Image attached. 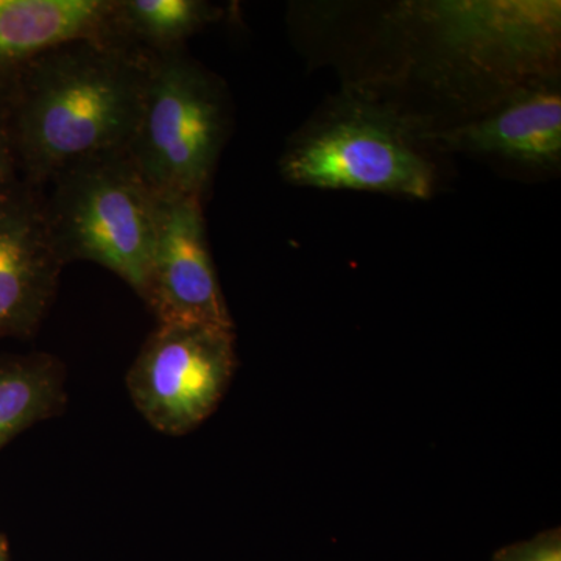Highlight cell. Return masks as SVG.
Listing matches in <instances>:
<instances>
[{
  "instance_id": "obj_1",
  "label": "cell",
  "mask_w": 561,
  "mask_h": 561,
  "mask_svg": "<svg viewBox=\"0 0 561 561\" xmlns=\"http://www.w3.org/2000/svg\"><path fill=\"white\" fill-rule=\"evenodd\" d=\"M151 60L110 41L77 39L28 62L5 91L21 180L43 191L72 165L127 153Z\"/></svg>"
},
{
  "instance_id": "obj_2",
  "label": "cell",
  "mask_w": 561,
  "mask_h": 561,
  "mask_svg": "<svg viewBox=\"0 0 561 561\" xmlns=\"http://www.w3.org/2000/svg\"><path fill=\"white\" fill-rule=\"evenodd\" d=\"M47 186L44 214L61 261L102 265L144 300L158 197L128 153L72 165Z\"/></svg>"
},
{
  "instance_id": "obj_3",
  "label": "cell",
  "mask_w": 561,
  "mask_h": 561,
  "mask_svg": "<svg viewBox=\"0 0 561 561\" xmlns=\"http://www.w3.org/2000/svg\"><path fill=\"white\" fill-rule=\"evenodd\" d=\"M227 133L224 92L183 49L153 55L128 157L157 197L205 198Z\"/></svg>"
},
{
  "instance_id": "obj_4",
  "label": "cell",
  "mask_w": 561,
  "mask_h": 561,
  "mask_svg": "<svg viewBox=\"0 0 561 561\" xmlns=\"http://www.w3.org/2000/svg\"><path fill=\"white\" fill-rule=\"evenodd\" d=\"M234 368V330L158 324L127 373V389L153 430L180 437L216 411Z\"/></svg>"
},
{
  "instance_id": "obj_5",
  "label": "cell",
  "mask_w": 561,
  "mask_h": 561,
  "mask_svg": "<svg viewBox=\"0 0 561 561\" xmlns=\"http://www.w3.org/2000/svg\"><path fill=\"white\" fill-rule=\"evenodd\" d=\"M284 179L327 190L391 192L427 198L434 184L430 162L412 149L393 122L353 111L309 133L280 161Z\"/></svg>"
},
{
  "instance_id": "obj_6",
  "label": "cell",
  "mask_w": 561,
  "mask_h": 561,
  "mask_svg": "<svg viewBox=\"0 0 561 561\" xmlns=\"http://www.w3.org/2000/svg\"><path fill=\"white\" fill-rule=\"evenodd\" d=\"M144 302L158 324L234 330L206 239L203 201L158 197Z\"/></svg>"
},
{
  "instance_id": "obj_7",
  "label": "cell",
  "mask_w": 561,
  "mask_h": 561,
  "mask_svg": "<svg viewBox=\"0 0 561 561\" xmlns=\"http://www.w3.org/2000/svg\"><path fill=\"white\" fill-rule=\"evenodd\" d=\"M65 265L51 242L43 191L24 180L0 190V339L38 331Z\"/></svg>"
},
{
  "instance_id": "obj_8",
  "label": "cell",
  "mask_w": 561,
  "mask_h": 561,
  "mask_svg": "<svg viewBox=\"0 0 561 561\" xmlns=\"http://www.w3.org/2000/svg\"><path fill=\"white\" fill-rule=\"evenodd\" d=\"M113 0H0V91L28 62L77 39H108Z\"/></svg>"
},
{
  "instance_id": "obj_9",
  "label": "cell",
  "mask_w": 561,
  "mask_h": 561,
  "mask_svg": "<svg viewBox=\"0 0 561 561\" xmlns=\"http://www.w3.org/2000/svg\"><path fill=\"white\" fill-rule=\"evenodd\" d=\"M454 147L534 165L556 164L561 153V98L553 90L513 99L486 119L445 136Z\"/></svg>"
},
{
  "instance_id": "obj_10",
  "label": "cell",
  "mask_w": 561,
  "mask_h": 561,
  "mask_svg": "<svg viewBox=\"0 0 561 561\" xmlns=\"http://www.w3.org/2000/svg\"><path fill=\"white\" fill-rule=\"evenodd\" d=\"M217 18L219 10L202 0H113L106 41L150 55L168 54L183 49Z\"/></svg>"
},
{
  "instance_id": "obj_11",
  "label": "cell",
  "mask_w": 561,
  "mask_h": 561,
  "mask_svg": "<svg viewBox=\"0 0 561 561\" xmlns=\"http://www.w3.org/2000/svg\"><path fill=\"white\" fill-rule=\"evenodd\" d=\"M66 373L50 354L0 359V449L66 405Z\"/></svg>"
},
{
  "instance_id": "obj_12",
  "label": "cell",
  "mask_w": 561,
  "mask_h": 561,
  "mask_svg": "<svg viewBox=\"0 0 561 561\" xmlns=\"http://www.w3.org/2000/svg\"><path fill=\"white\" fill-rule=\"evenodd\" d=\"M493 561H561L560 530L542 531L529 541L507 546Z\"/></svg>"
},
{
  "instance_id": "obj_13",
  "label": "cell",
  "mask_w": 561,
  "mask_h": 561,
  "mask_svg": "<svg viewBox=\"0 0 561 561\" xmlns=\"http://www.w3.org/2000/svg\"><path fill=\"white\" fill-rule=\"evenodd\" d=\"M21 180L7 114L5 91H0V190Z\"/></svg>"
},
{
  "instance_id": "obj_14",
  "label": "cell",
  "mask_w": 561,
  "mask_h": 561,
  "mask_svg": "<svg viewBox=\"0 0 561 561\" xmlns=\"http://www.w3.org/2000/svg\"><path fill=\"white\" fill-rule=\"evenodd\" d=\"M0 561H7L5 546L0 541Z\"/></svg>"
}]
</instances>
